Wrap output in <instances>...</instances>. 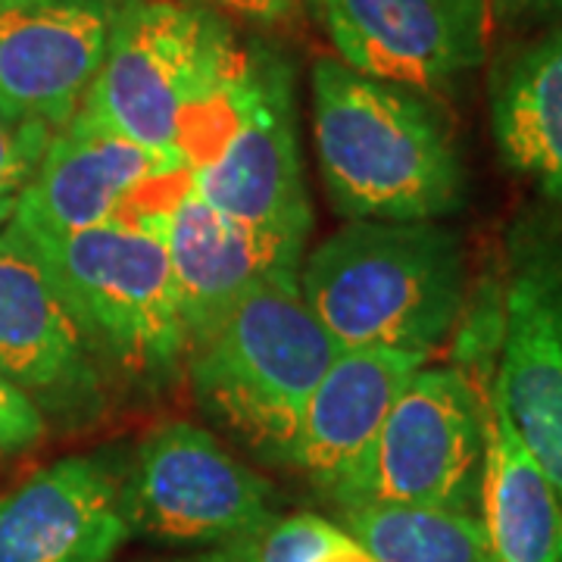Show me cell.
I'll list each match as a JSON object with an SVG mask.
<instances>
[{"label": "cell", "instance_id": "1", "mask_svg": "<svg viewBox=\"0 0 562 562\" xmlns=\"http://www.w3.org/2000/svg\"><path fill=\"white\" fill-rule=\"evenodd\" d=\"M313 138L328 201L347 220L438 222L465 201V169L431 94L338 57L313 63Z\"/></svg>", "mask_w": 562, "mask_h": 562}, {"label": "cell", "instance_id": "2", "mask_svg": "<svg viewBox=\"0 0 562 562\" xmlns=\"http://www.w3.org/2000/svg\"><path fill=\"white\" fill-rule=\"evenodd\" d=\"M188 184L216 213L301 262L313 228L294 79L272 50L238 44L181 125Z\"/></svg>", "mask_w": 562, "mask_h": 562}, {"label": "cell", "instance_id": "3", "mask_svg": "<svg viewBox=\"0 0 562 562\" xmlns=\"http://www.w3.org/2000/svg\"><path fill=\"white\" fill-rule=\"evenodd\" d=\"M297 284L341 350L431 357L465 310V250L441 222L353 220L303 257Z\"/></svg>", "mask_w": 562, "mask_h": 562}, {"label": "cell", "instance_id": "4", "mask_svg": "<svg viewBox=\"0 0 562 562\" xmlns=\"http://www.w3.org/2000/svg\"><path fill=\"white\" fill-rule=\"evenodd\" d=\"M160 213L44 235L25 232L103 379L157 391L188 362Z\"/></svg>", "mask_w": 562, "mask_h": 562}, {"label": "cell", "instance_id": "5", "mask_svg": "<svg viewBox=\"0 0 562 562\" xmlns=\"http://www.w3.org/2000/svg\"><path fill=\"white\" fill-rule=\"evenodd\" d=\"M341 347L306 306L297 272L272 276L191 350L194 397L260 460L284 462L310 394Z\"/></svg>", "mask_w": 562, "mask_h": 562}, {"label": "cell", "instance_id": "6", "mask_svg": "<svg viewBox=\"0 0 562 562\" xmlns=\"http://www.w3.org/2000/svg\"><path fill=\"white\" fill-rule=\"evenodd\" d=\"M232 47L228 25L201 7L125 0L81 110L181 166V125Z\"/></svg>", "mask_w": 562, "mask_h": 562}, {"label": "cell", "instance_id": "7", "mask_svg": "<svg viewBox=\"0 0 562 562\" xmlns=\"http://www.w3.org/2000/svg\"><path fill=\"white\" fill-rule=\"evenodd\" d=\"M487 394L462 366H422L338 509L401 503L479 516Z\"/></svg>", "mask_w": 562, "mask_h": 562}, {"label": "cell", "instance_id": "8", "mask_svg": "<svg viewBox=\"0 0 562 562\" xmlns=\"http://www.w3.org/2000/svg\"><path fill=\"white\" fill-rule=\"evenodd\" d=\"M122 484L132 535L150 541L225 547L279 516L276 487L194 422L150 428Z\"/></svg>", "mask_w": 562, "mask_h": 562}, {"label": "cell", "instance_id": "9", "mask_svg": "<svg viewBox=\"0 0 562 562\" xmlns=\"http://www.w3.org/2000/svg\"><path fill=\"white\" fill-rule=\"evenodd\" d=\"M491 391L562 509V225L522 220L509 238Z\"/></svg>", "mask_w": 562, "mask_h": 562}, {"label": "cell", "instance_id": "10", "mask_svg": "<svg viewBox=\"0 0 562 562\" xmlns=\"http://www.w3.org/2000/svg\"><path fill=\"white\" fill-rule=\"evenodd\" d=\"M184 181V166L140 147L79 106L50 135L10 222L44 235L85 232L160 213Z\"/></svg>", "mask_w": 562, "mask_h": 562}, {"label": "cell", "instance_id": "11", "mask_svg": "<svg viewBox=\"0 0 562 562\" xmlns=\"http://www.w3.org/2000/svg\"><path fill=\"white\" fill-rule=\"evenodd\" d=\"M0 375L63 428L94 425L110 382L22 232L0 228Z\"/></svg>", "mask_w": 562, "mask_h": 562}, {"label": "cell", "instance_id": "12", "mask_svg": "<svg viewBox=\"0 0 562 562\" xmlns=\"http://www.w3.org/2000/svg\"><path fill=\"white\" fill-rule=\"evenodd\" d=\"M338 60L422 94L475 72L487 54V0H316Z\"/></svg>", "mask_w": 562, "mask_h": 562}, {"label": "cell", "instance_id": "13", "mask_svg": "<svg viewBox=\"0 0 562 562\" xmlns=\"http://www.w3.org/2000/svg\"><path fill=\"white\" fill-rule=\"evenodd\" d=\"M125 0H0V113L50 135L79 113Z\"/></svg>", "mask_w": 562, "mask_h": 562}, {"label": "cell", "instance_id": "14", "mask_svg": "<svg viewBox=\"0 0 562 562\" xmlns=\"http://www.w3.org/2000/svg\"><path fill=\"white\" fill-rule=\"evenodd\" d=\"M132 538L122 469L63 457L0 494V562H110Z\"/></svg>", "mask_w": 562, "mask_h": 562}, {"label": "cell", "instance_id": "15", "mask_svg": "<svg viewBox=\"0 0 562 562\" xmlns=\"http://www.w3.org/2000/svg\"><path fill=\"white\" fill-rule=\"evenodd\" d=\"M428 360L416 350H341L303 406L281 465L301 472L325 501L341 506L387 413Z\"/></svg>", "mask_w": 562, "mask_h": 562}, {"label": "cell", "instance_id": "16", "mask_svg": "<svg viewBox=\"0 0 562 562\" xmlns=\"http://www.w3.org/2000/svg\"><path fill=\"white\" fill-rule=\"evenodd\" d=\"M160 222L188 350L203 341L257 284L301 269V262L288 260L254 232L216 213L188 181L162 210Z\"/></svg>", "mask_w": 562, "mask_h": 562}, {"label": "cell", "instance_id": "17", "mask_svg": "<svg viewBox=\"0 0 562 562\" xmlns=\"http://www.w3.org/2000/svg\"><path fill=\"white\" fill-rule=\"evenodd\" d=\"M491 132L503 166L562 206V25L497 63Z\"/></svg>", "mask_w": 562, "mask_h": 562}, {"label": "cell", "instance_id": "18", "mask_svg": "<svg viewBox=\"0 0 562 562\" xmlns=\"http://www.w3.org/2000/svg\"><path fill=\"white\" fill-rule=\"evenodd\" d=\"M484 562H562V509L497 394H487L482 494Z\"/></svg>", "mask_w": 562, "mask_h": 562}, {"label": "cell", "instance_id": "19", "mask_svg": "<svg viewBox=\"0 0 562 562\" xmlns=\"http://www.w3.org/2000/svg\"><path fill=\"white\" fill-rule=\"evenodd\" d=\"M338 525L375 562H484L475 513L360 503L338 509Z\"/></svg>", "mask_w": 562, "mask_h": 562}, {"label": "cell", "instance_id": "20", "mask_svg": "<svg viewBox=\"0 0 562 562\" xmlns=\"http://www.w3.org/2000/svg\"><path fill=\"white\" fill-rule=\"evenodd\" d=\"M235 547L250 562H375L341 525L316 513L276 516Z\"/></svg>", "mask_w": 562, "mask_h": 562}, {"label": "cell", "instance_id": "21", "mask_svg": "<svg viewBox=\"0 0 562 562\" xmlns=\"http://www.w3.org/2000/svg\"><path fill=\"white\" fill-rule=\"evenodd\" d=\"M50 132L35 122H16L0 113V198H20L29 184Z\"/></svg>", "mask_w": 562, "mask_h": 562}, {"label": "cell", "instance_id": "22", "mask_svg": "<svg viewBox=\"0 0 562 562\" xmlns=\"http://www.w3.org/2000/svg\"><path fill=\"white\" fill-rule=\"evenodd\" d=\"M47 435V419L22 391L0 375V457L25 453Z\"/></svg>", "mask_w": 562, "mask_h": 562}, {"label": "cell", "instance_id": "23", "mask_svg": "<svg viewBox=\"0 0 562 562\" xmlns=\"http://www.w3.org/2000/svg\"><path fill=\"white\" fill-rule=\"evenodd\" d=\"M491 13L516 25H562V0H487Z\"/></svg>", "mask_w": 562, "mask_h": 562}, {"label": "cell", "instance_id": "24", "mask_svg": "<svg viewBox=\"0 0 562 562\" xmlns=\"http://www.w3.org/2000/svg\"><path fill=\"white\" fill-rule=\"evenodd\" d=\"M216 3H222L228 13H235L247 22L281 25V22L294 20L306 0H216Z\"/></svg>", "mask_w": 562, "mask_h": 562}, {"label": "cell", "instance_id": "25", "mask_svg": "<svg viewBox=\"0 0 562 562\" xmlns=\"http://www.w3.org/2000/svg\"><path fill=\"white\" fill-rule=\"evenodd\" d=\"M162 562H250V560L244 557L235 543H225V547H206V550H198V553H188V557H176V560H162Z\"/></svg>", "mask_w": 562, "mask_h": 562}, {"label": "cell", "instance_id": "26", "mask_svg": "<svg viewBox=\"0 0 562 562\" xmlns=\"http://www.w3.org/2000/svg\"><path fill=\"white\" fill-rule=\"evenodd\" d=\"M13 210H16V198H0V228L13 220Z\"/></svg>", "mask_w": 562, "mask_h": 562}]
</instances>
